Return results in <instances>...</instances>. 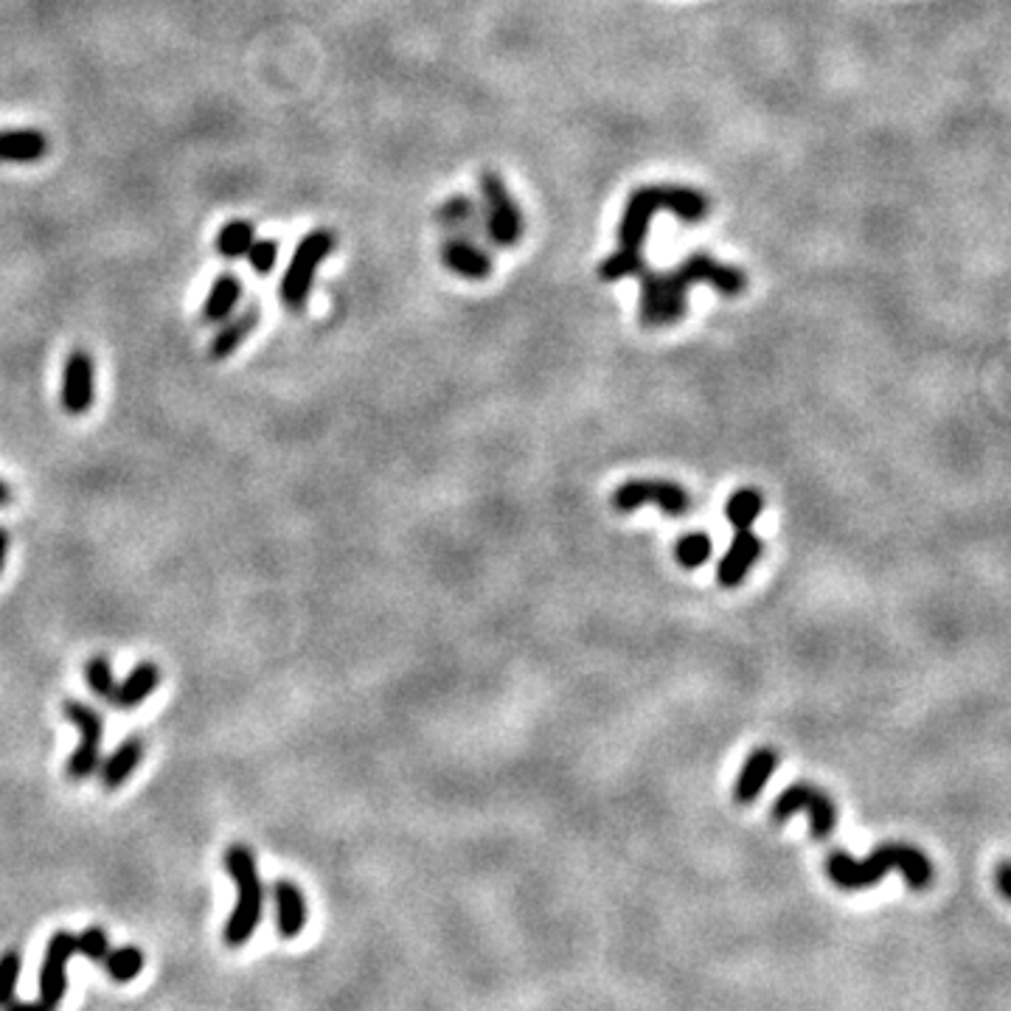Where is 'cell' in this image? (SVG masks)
Segmentation results:
<instances>
[{
  "label": "cell",
  "mask_w": 1011,
  "mask_h": 1011,
  "mask_svg": "<svg viewBox=\"0 0 1011 1011\" xmlns=\"http://www.w3.org/2000/svg\"><path fill=\"white\" fill-rule=\"evenodd\" d=\"M639 318L646 329L681 324L686 318V293L694 284H708L725 298H739L747 289V273L736 265L714 259L711 253H692L668 270H641Z\"/></svg>",
  "instance_id": "cell-1"
},
{
  "label": "cell",
  "mask_w": 1011,
  "mask_h": 1011,
  "mask_svg": "<svg viewBox=\"0 0 1011 1011\" xmlns=\"http://www.w3.org/2000/svg\"><path fill=\"white\" fill-rule=\"evenodd\" d=\"M674 214L688 225L703 223L711 214V200L699 188L674 186V183H655L641 186L626 197L619 219V251L626 256H644V242L650 234V223L655 214Z\"/></svg>",
  "instance_id": "cell-2"
},
{
  "label": "cell",
  "mask_w": 1011,
  "mask_h": 1011,
  "mask_svg": "<svg viewBox=\"0 0 1011 1011\" xmlns=\"http://www.w3.org/2000/svg\"><path fill=\"white\" fill-rule=\"evenodd\" d=\"M891 868L902 871L905 882L913 888V891H925L927 885L933 882V866L921 855L919 849L913 846H905V842H882L866 860H855L846 851H835L826 860V874H829L831 882L842 891H862V888H871V885L882 882V877Z\"/></svg>",
  "instance_id": "cell-3"
},
{
  "label": "cell",
  "mask_w": 1011,
  "mask_h": 1011,
  "mask_svg": "<svg viewBox=\"0 0 1011 1011\" xmlns=\"http://www.w3.org/2000/svg\"><path fill=\"white\" fill-rule=\"evenodd\" d=\"M225 868H228V874L234 877L239 899H236L234 913H231L228 925H225L223 939L225 944L239 947L245 944V941L256 933V927H259L262 905H265V888H262L256 857H253V851L247 849V846H239V842L231 846V849L225 851Z\"/></svg>",
  "instance_id": "cell-4"
},
{
  "label": "cell",
  "mask_w": 1011,
  "mask_h": 1011,
  "mask_svg": "<svg viewBox=\"0 0 1011 1011\" xmlns=\"http://www.w3.org/2000/svg\"><path fill=\"white\" fill-rule=\"evenodd\" d=\"M478 186H481L483 197V234L500 251L518 247L525 234V217L518 200L512 197V192L506 186V181L498 172H483Z\"/></svg>",
  "instance_id": "cell-5"
},
{
  "label": "cell",
  "mask_w": 1011,
  "mask_h": 1011,
  "mask_svg": "<svg viewBox=\"0 0 1011 1011\" xmlns=\"http://www.w3.org/2000/svg\"><path fill=\"white\" fill-rule=\"evenodd\" d=\"M331 251H335V234L326 228L313 231L298 242L282 278V304L289 313H302L304 304L309 302L315 273Z\"/></svg>",
  "instance_id": "cell-6"
},
{
  "label": "cell",
  "mask_w": 1011,
  "mask_h": 1011,
  "mask_svg": "<svg viewBox=\"0 0 1011 1011\" xmlns=\"http://www.w3.org/2000/svg\"><path fill=\"white\" fill-rule=\"evenodd\" d=\"M62 716L79 731V745L71 753L65 765V776L71 782H84L99 770L102 762V739H104V719L93 705L82 699H65L62 703Z\"/></svg>",
  "instance_id": "cell-7"
},
{
  "label": "cell",
  "mask_w": 1011,
  "mask_h": 1011,
  "mask_svg": "<svg viewBox=\"0 0 1011 1011\" xmlns=\"http://www.w3.org/2000/svg\"><path fill=\"white\" fill-rule=\"evenodd\" d=\"M795 813L807 815L815 840H826L837 826L835 804H831L829 795L820 793L813 784H793V787L784 789L776 798V804H773V820H776V824H784V820L793 818Z\"/></svg>",
  "instance_id": "cell-8"
},
{
  "label": "cell",
  "mask_w": 1011,
  "mask_h": 1011,
  "mask_svg": "<svg viewBox=\"0 0 1011 1011\" xmlns=\"http://www.w3.org/2000/svg\"><path fill=\"white\" fill-rule=\"evenodd\" d=\"M655 503L672 518H681L688 512V492L672 481H626L615 489L613 509L619 512H635L639 506Z\"/></svg>",
  "instance_id": "cell-9"
},
{
  "label": "cell",
  "mask_w": 1011,
  "mask_h": 1011,
  "mask_svg": "<svg viewBox=\"0 0 1011 1011\" xmlns=\"http://www.w3.org/2000/svg\"><path fill=\"white\" fill-rule=\"evenodd\" d=\"M62 410L71 416H82L96 402V362L84 349H73L62 366L60 388Z\"/></svg>",
  "instance_id": "cell-10"
},
{
  "label": "cell",
  "mask_w": 1011,
  "mask_h": 1011,
  "mask_svg": "<svg viewBox=\"0 0 1011 1011\" xmlns=\"http://www.w3.org/2000/svg\"><path fill=\"white\" fill-rule=\"evenodd\" d=\"M79 952V939L73 933H57L54 939L45 947V958H42L40 969V1003L57 1009V1003L62 1000L68 989L65 967L73 956Z\"/></svg>",
  "instance_id": "cell-11"
},
{
  "label": "cell",
  "mask_w": 1011,
  "mask_h": 1011,
  "mask_svg": "<svg viewBox=\"0 0 1011 1011\" xmlns=\"http://www.w3.org/2000/svg\"><path fill=\"white\" fill-rule=\"evenodd\" d=\"M441 262L450 273L467 278V282H483L492 276V256L470 236H447L441 242Z\"/></svg>",
  "instance_id": "cell-12"
},
{
  "label": "cell",
  "mask_w": 1011,
  "mask_h": 1011,
  "mask_svg": "<svg viewBox=\"0 0 1011 1011\" xmlns=\"http://www.w3.org/2000/svg\"><path fill=\"white\" fill-rule=\"evenodd\" d=\"M762 556V540L750 529H736L734 542H731L728 554L716 565V582L723 588H739L747 579L750 568Z\"/></svg>",
  "instance_id": "cell-13"
},
{
  "label": "cell",
  "mask_w": 1011,
  "mask_h": 1011,
  "mask_svg": "<svg viewBox=\"0 0 1011 1011\" xmlns=\"http://www.w3.org/2000/svg\"><path fill=\"white\" fill-rule=\"evenodd\" d=\"M262 318V307L259 304H247L239 315H231L219 324V331L211 337L208 344V357L211 360H228L242 344H245L247 337L253 335V329L259 326Z\"/></svg>",
  "instance_id": "cell-14"
},
{
  "label": "cell",
  "mask_w": 1011,
  "mask_h": 1011,
  "mask_svg": "<svg viewBox=\"0 0 1011 1011\" xmlns=\"http://www.w3.org/2000/svg\"><path fill=\"white\" fill-rule=\"evenodd\" d=\"M436 223L439 228H445L450 236H470L476 239V234L483 231L481 208L470 194H452L436 211Z\"/></svg>",
  "instance_id": "cell-15"
},
{
  "label": "cell",
  "mask_w": 1011,
  "mask_h": 1011,
  "mask_svg": "<svg viewBox=\"0 0 1011 1011\" xmlns=\"http://www.w3.org/2000/svg\"><path fill=\"white\" fill-rule=\"evenodd\" d=\"M778 767V753L770 750V747H758L747 756L745 767H742L739 778H736L734 787V800L736 804H753V800L762 795V789L767 787V782L773 778Z\"/></svg>",
  "instance_id": "cell-16"
},
{
  "label": "cell",
  "mask_w": 1011,
  "mask_h": 1011,
  "mask_svg": "<svg viewBox=\"0 0 1011 1011\" xmlns=\"http://www.w3.org/2000/svg\"><path fill=\"white\" fill-rule=\"evenodd\" d=\"M157 686H161V666H155L152 661H141L126 672L124 681L115 683V694L110 703L121 711H133L139 705H144V699Z\"/></svg>",
  "instance_id": "cell-17"
},
{
  "label": "cell",
  "mask_w": 1011,
  "mask_h": 1011,
  "mask_svg": "<svg viewBox=\"0 0 1011 1011\" xmlns=\"http://www.w3.org/2000/svg\"><path fill=\"white\" fill-rule=\"evenodd\" d=\"M141 758H144V739L141 736H126L108 758L99 762V778H102L104 789H119L126 778L139 770Z\"/></svg>",
  "instance_id": "cell-18"
},
{
  "label": "cell",
  "mask_w": 1011,
  "mask_h": 1011,
  "mask_svg": "<svg viewBox=\"0 0 1011 1011\" xmlns=\"http://www.w3.org/2000/svg\"><path fill=\"white\" fill-rule=\"evenodd\" d=\"M270 891L278 910V933L284 939H295L307 925V899H304L302 888L289 879H276Z\"/></svg>",
  "instance_id": "cell-19"
},
{
  "label": "cell",
  "mask_w": 1011,
  "mask_h": 1011,
  "mask_svg": "<svg viewBox=\"0 0 1011 1011\" xmlns=\"http://www.w3.org/2000/svg\"><path fill=\"white\" fill-rule=\"evenodd\" d=\"M49 150V139L40 130H0V163H37Z\"/></svg>",
  "instance_id": "cell-20"
},
{
  "label": "cell",
  "mask_w": 1011,
  "mask_h": 1011,
  "mask_svg": "<svg viewBox=\"0 0 1011 1011\" xmlns=\"http://www.w3.org/2000/svg\"><path fill=\"white\" fill-rule=\"evenodd\" d=\"M242 298V282L231 273H223L217 282L211 284L208 298L203 304V313H200V320L203 324H223L225 318H231Z\"/></svg>",
  "instance_id": "cell-21"
},
{
  "label": "cell",
  "mask_w": 1011,
  "mask_h": 1011,
  "mask_svg": "<svg viewBox=\"0 0 1011 1011\" xmlns=\"http://www.w3.org/2000/svg\"><path fill=\"white\" fill-rule=\"evenodd\" d=\"M256 239V225L251 219H231L217 234V253L223 259H242Z\"/></svg>",
  "instance_id": "cell-22"
},
{
  "label": "cell",
  "mask_w": 1011,
  "mask_h": 1011,
  "mask_svg": "<svg viewBox=\"0 0 1011 1011\" xmlns=\"http://www.w3.org/2000/svg\"><path fill=\"white\" fill-rule=\"evenodd\" d=\"M765 509V498L756 489H739V492L731 494L728 506H725V514H728L731 525L734 529H750L756 523V518Z\"/></svg>",
  "instance_id": "cell-23"
},
{
  "label": "cell",
  "mask_w": 1011,
  "mask_h": 1011,
  "mask_svg": "<svg viewBox=\"0 0 1011 1011\" xmlns=\"http://www.w3.org/2000/svg\"><path fill=\"white\" fill-rule=\"evenodd\" d=\"M84 683L96 694L99 699L110 703L115 694V674H113V663H110L108 655H93L91 661L84 663Z\"/></svg>",
  "instance_id": "cell-24"
},
{
  "label": "cell",
  "mask_w": 1011,
  "mask_h": 1011,
  "mask_svg": "<svg viewBox=\"0 0 1011 1011\" xmlns=\"http://www.w3.org/2000/svg\"><path fill=\"white\" fill-rule=\"evenodd\" d=\"M104 969H108V976L115 978L119 983L133 981V978L141 976V969H144V952L139 947H121V950H113L104 956Z\"/></svg>",
  "instance_id": "cell-25"
},
{
  "label": "cell",
  "mask_w": 1011,
  "mask_h": 1011,
  "mask_svg": "<svg viewBox=\"0 0 1011 1011\" xmlns=\"http://www.w3.org/2000/svg\"><path fill=\"white\" fill-rule=\"evenodd\" d=\"M711 548L714 545H711L708 534H703V531H688V534H683L681 540H677V545H674V556H677V562H681L683 568L694 571V568H703L705 562H708Z\"/></svg>",
  "instance_id": "cell-26"
},
{
  "label": "cell",
  "mask_w": 1011,
  "mask_h": 1011,
  "mask_svg": "<svg viewBox=\"0 0 1011 1011\" xmlns=\"http://www.w3.org/2000/svg\"><path fill=\"white\" fill-rule=\"evenodd\" d=\"M247 262L259 276H270L273 267H276L278 259V242L276 239H253L251 247H247Z\"/></svg>",
  "instance_id": "cell-27"
},
{
  "label": "cell",
  "mask_w": 1011,
  "mask_h": 1011,
  "mask_svg": "<svg viewBox=\"0 0 1011 1011\" xmlns=\"http://www.w3.org/2000/svg\"><path fill=\"white\" fill-rule=\"evenodd\" d=\"M20 976V956L18 950H9L0 956V1005H9L14 998Z\"/></svg>",
  "instance_id": "cell-28"
},
{
  "label": "cell",
  "mask_w": 1011,
  "mask_h": 1011,
  "mask_svg": "<svg viewBox=\"0 0 1011 1011\" xmlns=\"http://www.w3.org/2000/svg\"><path fill=\"white\" fill-rule=\"evenodd\" d=\"M79 939V952H82V956H88V958H93V961H104V956H108V936H104V930H99V927H91V930H84L82 936H76Z\"/></svg>",
  "instance_id": "cell-29"
},
{
  "label": "cell",
  "mask_w": 1011,
  "mask_h": 1011,
  "mask_svg": "<svg viewBox=\"0 0 1011 1011\" xmlns=\"http://www.w3.org/2000/svg\"><path fill=\"white\" fill-rule=\"evenodd\" d=\"M1009 879H1011L1009 862H1000V868H998V888H1000V897H1003V899H1011Z\"/></svg>",
  "instance_id": "cell-30"
},
{
  "label": "cell",
  "mask_w": 1011,
  "mask_h": 1011,
  "mask_svg": "<svg viewBox=\"0 0 1011 1011\" xmlns=\"http://www.w3.org/2000/svg\"><path fill=\"white\" fill-rule=\"evenodd\" d=\"M9 545H12V537H9L7 529H0V573H3V568H7Z\"/></svg>",
  "instance_id": "cell-31"
},
{
  "label": "cell",
  "mask_w": 1011,
  "mask_h": 1011,
  "mask_svg": "<svg viewBox=\"0 0 1011 1011\" xmlns=\"http://www.w3.org/2000/svg\"><path fill=\"white\" fill-rule=\"evenodd\" d=\"M7 1011H54L45 1003H9Z\"/></svg>",
  "instance_id": "cell-32"
},
{
  "label": "cell",
  "mask_w": 1011,
  "mask_h": 1011,
  "mask_svg": "<svg viewBox=\"0 0 1011 1011\" xmlns=\"http://www.w3.org/2000/svg\"><path fill=\"white\" fill-rule=\"evenodd\" d=\"M12 498H14L12 487H9L7 481H0V509H3V506L12 503Z\"/></svg>",
  "instance_id": "cell-33"
}]
</instances>
